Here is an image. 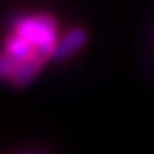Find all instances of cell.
<instances>
[{
  "mask_svg": "<svg viewBox=\"0 0 154 154\" xmlns=\"http://www.w3.org/2000/svg\"><path fill=\"white\" fill-rule=\"evenodd\" d=\"M14 29L36 46L39 55L46 58L53 57V51L58 43V26L51 16L39 14V16L19 17L14 22Z\"/></svg>",
  "mask_w": 154,
  "mask_h": 154,
  "instance_id": "6da1fadb",
  "label": "cell"
},
{
  "mask_svg": "<svg viewBox=\"0 0 154 154\" xmlns=\"http://www.w3.org/2000/svg\"><path fill=\"white\" fill-rule=\"evenodd\" d=\"M48 58L43 55H34L31 58H28V60L19 62L16 67V70L12 72L11 79H9L11 84L14 88H26L34 77H36V74L41 70V67H43V63Z\"/></svg>",
  "mask_w": 154,
  "mask_h": 154,
  "instance_id": "7a4b0ae2",
  "label": "cell"
},
{
  "mask_svg": "<svg viewBox=\"0 0 154 154\" xmlns=\"http://www.w3.org/2000/svg\"><path fill=\"white\" fill-rule=\"evenodd\" d=\"M86 39H88V34L82 29H70L69 33L62 36V39H58L57 48L53 51V58H67V57L74 55L86 45Z\"/></svg>",
  "mask_w": 154,
  "mask_h": 154,
  "instance_id": "3957f363",
  "label": "cell"
},
{
  "mask_svg": "<svg viewBox=\"0 0 154 154\" xmlns=\"http://www.w3.org/2000/svg\"><path fill=\"white\" fill-rule=\"evenodd\" d=\"M5 51L11 53L17 62L28 60L34 55H39L36 46H34L29 39H26L24 36H21L19 33H14L11 38H7L5 41Z\"/></svg>",
  "mask_w": 154,
  "mask_h": 154,
  "instance_id": "277c9868",
  "label": "cell"
},
{
  "mask_svg": "<svg viewBox=\"0 0 154 154\" xmlns=\"http://www.w3.org/2000/svg\"><path fill=\"white\" fill-rule=\"evenodd\" d=\"M19 62L11 53H0V79H11L12 72L16 70Z\"/></svg>",
  "mask_w": 154,
  "mask_h": 154,
  "instance_id": "5b68a950",
  "label": "cell"
}]
</instances>
